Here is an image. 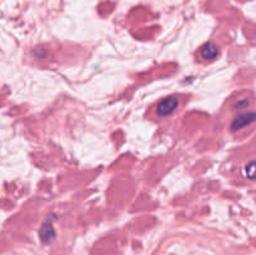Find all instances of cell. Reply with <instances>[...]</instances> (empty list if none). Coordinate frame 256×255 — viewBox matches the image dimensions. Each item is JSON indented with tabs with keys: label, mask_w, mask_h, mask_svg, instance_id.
Masks as SVG:
<instances>
[{
	"label": "cell",
	"mask_w": 256,
	"mask_h": 255,
	"mask_svg": "<svg viewBox=\"0 0 256 255\" xmlns=\"http://www.w3.org/2000/svg\"><path fill=\"white\" fill-rule=\"evenodd\" d=\"M254 172H255V162H252L248 166V176L249 179H254Z\"/></svg>",
	"instance_id": "5"
},
{
	"label": "cell",
	"mask_w": 256,
	"mask_h": 255,
	"mask_svg": "<svg viewBox=\"0 0 256 255\" xmlns=\"http://www.w3.org/2000/svg\"><path fill=\"white\" fill-rule=\"evenodd\" d=\"M254 112H246V114H242L238 118H235V120L232 124V130L235 132V130H240L244 126H248V125L252 124L254 122Z\"/></svg>",
	"instance_id": "2"
},
{
	"label": "cell",
	"mask_w": 256,
	"mask_h": 255,
	"mask_svg": "<svg viewBox=\"0 0 256 255\" xmlns=\"http://www.w3.org/2000/svg\"><path fill=\"white\" fill-rule=\"evenodd\" d=\"M40 235H42V239L44 240L45 242H50L52 239H54V232H52V226H50L49 224L42 226Z\"/></svg>",
	"instance_id": "4"
},
{
	"label": "cell",
	"mask_w": 256,
	"mask_h": 255,
	"mask_svg": "<svg viewBox=\"0 0 256 255\" xmlns=\"http://www.w3.org/2000/svg\"><path fill=\"white\" fill-rule=\"evenodd\" d=\"M178 104L179 102H178V99H175V98H169V99L162 100L159 104V106H158V114L162 115V116L172 114L178 108Z\"/></svg>",
	"instance_id": "1"
},
{
	"label": "cell",
	"mask_w": 256,
	"mask_h": 255,
	"mask_svg": "<svg viewBox=\"0 0 256 255\" xmlns=\"http://www.w3.org/2000/svg\"><path fill=\"white\" fill-rule=\"evenodd\" d=\"M219 54V49L215 44L212 42H208L206 45H204L202 49V55L204 59H214L215 56H218Z\"/></svg>",
	"instance_id": "3"
}]
</instances>
